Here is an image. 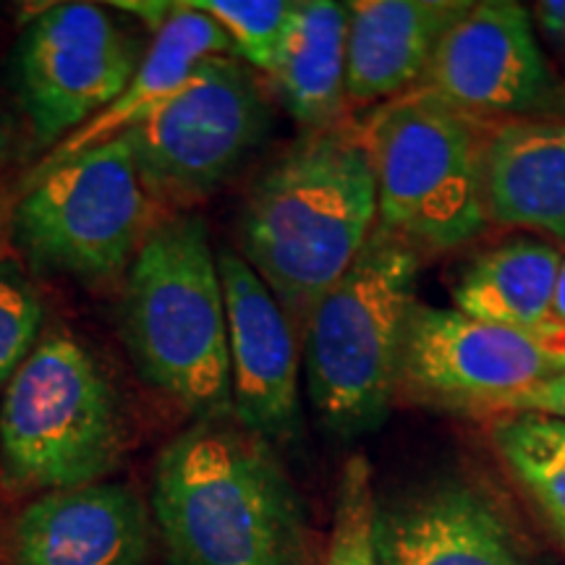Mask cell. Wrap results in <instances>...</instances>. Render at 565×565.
Instances as JSON below:
<instances>
[{
	"label": "cell",
	"instance_id": "cell-1",
	"mask_svg": "<svg viewBox=\"0 0 565 565\" xmlns=\"http://www.w3.org/2000/svg\"><path fill=\"white\" fill-rule=\"evenodd\" d=\"M377 228V181L364 129L307 131L246 194L238 254L294 328L349 270Z\"/></svg>",
	"mask_w": 565,
	"mask_h": 565
},
{
	"label": "cell",
	"instance_id": "cell-2",
	"mask_svg": "<svg viewBox=\"0 0 565 565\" xmlns=\"http://www.w3.org/2000/svg\"><path fill=\"white\" fill-rule=\"evenodd\" d=\"M152 515L171 565H303L307 515L270 443L194 422L154 463Z\"/></svg>",
	"mask_w": 565,
	"mask_h": 565
},
{
	"label": "cell",
	"instance_id": "cell-3",
	"mask_svg": "<svg viewBox=\"0 0 565 565\" xmlns=\"http://www.w3.org/2000/svg\"><path fill=\"white\" fill-rule=\"evenodd\" d=\"M124 338L139 377L196 422L233 419L217 254L200 215L160 217L126 270Z\"/></svg>",
	"mask_w": 565,
	"mask_h": 565
},
{
	"label": "cell",
	"instance_id": "cell-4",
	"mask_svg": "<svg viewBox=\"0 0 565 565\" xmlns=\"http://www.w3.org/2000/svg\"><path fill=\"white\" fill-rule=\"evenodd\" d=\"M416 273L419 252L377 225L301 324L309 401L335 437L374 433L391 414Z\"/></svg>",
	"mask_w": 565,
	"mask_h": 565
},
{
	"label": "cell",
	"instance_id": "cell-5",
	"mask_svg": "<svg viewBox=\"0 0 565 565\" xmlns=\"http://www.w3.org/2000/svg\"><path fill=\"white\" fill-rule=\"evenodd\" d=\"M121 395L100 359L66 330L42 335L0 398V471L13 490L103 482L124 461Z\"/></svg>",
	"mask_w": 565,
	"mask_h": 565
},
{
	"label": "cell",
	"instance_id": "cell-6",
	"mask_svg": "<svg viewBox=\"0 0 565 565\" xmlns=\"http://www.w3.org/2000/svg\"><path fill=\"white\" fill-rule=\"evenodd\" d=\"M377 181V225L416 252H450L487 225L484 131L475 118L412 92L364 126Z\"/></svg>",
	"mask_w": 565,
	"mask_h": 565
},
{
	"label": "cell",
	"instance_id": "cell-7",
	"mask_svg": "<svg viewBox=\"0 0 565 565\" xmlns=\"http://www.w3.org/2000/svg\"><path fill=\"white\" fill-rule=\"evenodd\" d=\"M158 223V202L121 137L32 171L13 212V238L38 270L108 280L129 270Z\"/></svg>",
	"mask_w": 565,
	"mask_h": 565
},
{
	"label": "cell",
	"instance_id": "cell-8",
	"mask_svg": "<svg viewBox=\"0 0 565 565\" xmlns=\"http://www.w3.org/2000/svg\"><path fill=\"white\" fill-rule=\"evenodd\" d=\"M270 129V103L238 55H210L179 95L126 134L147 192L158 204L207 200L242 168Z\"/></svg>",
	"mask_w": 565,
	"mask_h": 565
},
{
	"label": "cell",
	"instance_id": "cell-9",
	"mask_svg": "<svg viewBox=\"0 0 565 565\" xmlns=\"http://www.w3.org/2000/svg\"><path fill=\"white\" fill-rule=\"evenodd\" d=\"M565 372V324L505 328L416 301L408 312L398 393L482 414L492 401Z\"/></svg>",
	"mask_w": 565,
	"mask_h": 565
},
{
	"label": "cell",
	"instance_id": "cell-10",
	"mask_svg": "<svg viewBox=\"0 0 565 565\" xmlns=\"http://www.w3.org/2000/svg\"><path fill=\"white\" fill-rule=\"evenodd\" d=\"M145 58L139 42L97 3H55L24 26L13 82L40 145H58L116 100Z\"/></svg>",
	"mask_w": 565,
	"mask_h": 565
},
{
	"label": "cell",
	"instance_id": "cell-11",
	"mask_svg": "<svg viewBox=\"0 0 565 565\" xmlns=\"http://www.w3.org/2000/svg\"><path fill=\"white\" fill-rule=\"evenodd\" d=\"M422 92L471 118L542 108L553 92V71L536 42L532 13L513 0L469 3L435 47Z\"/></svg>",
	"mask_w": 565,
	"mask_h": 565
},
{
	"label": "cell",
	"instance_id": "cell-12",
	"mask_svg": "<svg viewBox=\"0 0 565 565\" xmlns=\"http://www.w3.org/2000/svg\"><path fill=\"white\" fill-rule=\"evenodd\" d=\"M217 273L228 322L233 422L265 443L291 440L301 429L291 317L238 252H217Z\"/></svg>",
	"mask_w": 565,
	"mask_h": 565
},
{
	"label": "cell",
	"instance_id": "cell-13",
	"mask_svg": "<svg viewBox=\"0 0 565 565\" xmlns=\"http://www.w3.org/2000/svg\"><path fill=\"white\" fill-rule=\"evenodd\" d=\"M150 555V511L118 482L40 494L11 540V565H147Z\"/></svg>",
	"mask_w": 565,
	"mask_h": 565
},
{
	"label": "cell",
	"instance_id": "cell-14",
	"mask_svg": "<svg viewBox=\"0 0 565 565\" xmlns=\"http://www.w3.org/2000/svg\"><path fill=\"white\" fill-rule=\"evenodd\" d=\"M377 565H526L505 515L463 482L427 490L377 508Z\"/></svg>",
	"mask_w": 565,
	"mask_h": 565
},
{
	"label": "cell",
	"instance_id": "cell-15",
	"mask_svg": "<svg viewBox=\"0 0 565 565\" xmlns=\"http://www.w3.org/2000/svg\"><path fill=\"white\" fill-rule=\"evenodd\" d=\"M345 38V100L401 97L422 82L435 47L469 3L458 0H356Z\"/></svg>",
	"mask_w": 565,
	"mask_h": 565
},
{
	"label": "cell",
	"instance_id": "cell-16",
	"mask_svg": "<svg viewBox=\"0 0 565 565\" xmlns=\"http://www.w3.org/2000/svg\"><path fill=\"white\" fill-rule=\"evenodd\" d=\"M210 55H236L231 38L207 13L192 9L189 3H175L171 19L160 32H154L137 74L121 95L82 129L58 141L34 171H45L145 126L179 95L183 84L192 79L194 68Z\"/></svg>",
	"mask_w": 565,
	"mask_h": 565
},
{
	"label": "cell",
	"instance_id": "cell-17",
	"mask_svg": "<svg viewBox=\"0 0 565 565\" xmlns=\"http://www.w3.org/2000/svg\"><path fill=\"white\" fill-rule=\"evenodd\" d=\"M487 223L565 238V121H503L484 131Z\"/></svg>",
	"mask_w": 565,
	"mask_h": 565
},
{
	"label": "cell",
	"instance_id": "cell-18",
	"mask_svg": "<svg viewBox=\"0 0 565 565\" xmlns=\"http://www.w3.org/2000/svg\"><path fill=\"white\" fill-rule=\"evenodd\" d=\"M349 9L333 0H303L282 38L270 79L282 108L307 131L338 124L345 103Z\"/></svg>",
	"mask_w": 565,
	"mask_h": 565
},
{
	"label": "cell",
	"instance_id": "cell-19",
	"mask_svg": "<svg viewBox=\"0 0 565 565\" xmlns=\"http://www.w3.org/2000/svg\"><path fill=\"white\" fill-rule=\"evenodd\" d=\"M563 252L540 238H513L479 254L456 282L454 303L471 320L505 328L553 322Z\"/></svg>",
	"mask_w": 565,
	"mask_h": 565
},
{
	"label": "cell",
	"instance_id": "cell-20",
	"mask_svg": "<svg viewBox=\"0 0 565 565\" xmlns=\"http://www.w3.org/2000/svg\"><path fill=\"white\" fill-rule=\"evenodd\" d=\"M492 445L565 542V422L505 414L492 424Z\"/></svg>",
	"mask_w": 565,
	"mask_h": 565
},
{
	"label": "cell",
	"instance_id": "cell-21",
	"mask_svg": "<svg viewBox=\"0 0 565 565\" xmlns=\"http://www.w3.org/2000/svg\"><path fill=\"white\" fill-rule=\"evenodd\" d=\"M192 9L207 13L223 26L233 51L246 66L270 76L282 38L296 11L288 0H192Z\"/></svg>",
	"mask_w": 565,
	"mask_h": 565
},
{
	"label": "cell",
	"instance_id": "cell-22",
	"mask_svg": "<svg viewBox=\"0 0 565 565\" xmlns=\"http://www.w3.org/2000/svg\"><path fill=\"white\" fill-rule=\"evenodd\" d=\"M372 469L364 456H351L341 471L335 500V521L324 565H377L374 553Z\"/></svg>",
	"mask_w": 565,
	"mask_h": 565
},
{
	"label": "cell",
	"instance_id": "cell-23",
	"mask_svg": "<svg viewBox=\"0 0 565 565\" xmlns=\"http://www.w3.org/2000/svg\"><path fill=\"white\" fill-rule=\"evenodd\" d=\"M45 303L24 267L0 259V393L42 338Z\"/></svg>",
	"mask_w": 565,
	"mask_h": 565
},
{
	"label": "cell",
	"instance_id": "cell-24",
	"mask_svg": "<svg viewBox=\"0 0 565 565\" xmlns=\"http://www.w3.org/2000/svg\"><path fill=\"white\" fill-rule=\"evenodd\" d=\"M482 414H536L565 422V372L553 374L526 391L492 401Z\"/></svg>",
	"mask_w": 565,
	"mask_h": 565
},
{
	"label": "cell",
	"instance_id": "cell-25",
	"mask_svg": "<svg viewBox=\"0 0 565 565\" xmlns=\"http://www.w3.org/2000/svg\"><path fill=\"white\" fill-rule=\"evenodd\" d=\"M534 19L545 38L565 45V0H540L534 6Z\"/></svg>",
	"mask_w": 565,
	"mask_h": 565
},
{
	"label": "cell",
	"instance_id": "cell-26",
	"mask_svg": "<svg viewBox=\"0 0 565 565\" xmlns=\"http://www.w3.org/2000/svg\"><path fill=\"white\" fill-rule=\"evenodd\" d=\"M110 9L134 13V17L145 21L152 32H160L162 26H166V21L171 19L175 3H160V0L158 3H110Z\"/></svg>",
	"mask_w": 565,
	"mask_h": 565
},
{
	"label": "cell",
	"instance_id": "cell-27",
	"mask_svg": "<svg viewBox=\"0 0 565 565\" xmlns=\"http://www.w3.org/2000/svg\"><path fill=\"white\" fill-rule=\"evenodd\" d=\"M553 320L565 324V254H563V259H561V270H557V280H555Z\"/></svg>",
	"mask_w": 565,
	"mask_h": 565
},
{
	"label": "cell",
	"instance_id": "cell-28",
	"mask_svg": "<svg viewBox=\"0 0 565 565\" xmlns=\"http://www.w3.org/2000/svg\"><path fill=\"white\" fill-rule=\"evenodd\" d=\"M9 139H11V124H9V116H6V108L0 105V162H3L6 152H9Z\"/></svg>",
	"mask_w": 565,
	"mask_h": 565
}]
</instances>
